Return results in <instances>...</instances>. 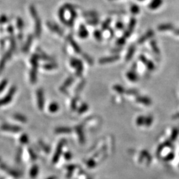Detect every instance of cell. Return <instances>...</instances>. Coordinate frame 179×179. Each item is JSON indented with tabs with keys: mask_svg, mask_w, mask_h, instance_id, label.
Masks as SVG:
<instances>
[{
	"mask_svg": "<svg viewBox=\"0 0 179 179\" xmlns=\"http://www.w3.org/2000/svg\"><path fill=\"white\" fill-rule=\"evenodd\" d=\"M136 24H137V21L134 18V17H133V18H131L130 19V21H129V25H128V29H127V31L124 33V35H123V37L124 38H125L127 39L130 37V35L132 34L133 31H134V30Z\"/></svg>",
	"mask_w": 179,
	"mask_h": 179,
	"instance_id": "obj_1",
	"label": "cell"
},
{
	"mask_svg": "<svg viewBox=\"0 0 179 179\" xmlns=\"http://www.w3.org/2000/svg\"><path fill=\"white\" fill-rule=\"evenodd\" d=\"M154 34H155V32L153 30L151 29L148 30L145 34H143V35H142L140 39H139L138 44L141 45V44L144 43L145 41H147V40L153 37Z\"/></svg>",
	"mask_w": 179,
	"mask_h": 179,
	"instance_id": "obj_2",
	"label": "cell"
},
{
	"mask_svg": "<svg viewBox=\"0 0 179 179\" xmlns=\"http://www.w3.org/2000/svg\"><path fill=\"white\" fill-rule=\"evenodd\" d=\"M163 3V0H151L149 4V8L151 10L159 9Z\"/></svg>",
	"mask_w": 179,
	"mask_h": 179,
	"instance_id": "obj_3",
	"label": "cell"
},
{
	"mask_svg": "<svg viewBox=\"0 0 179 179\" xmlns=\"http://www.w3.org/2000/svg\"><path fill=\"white\" fill-rule=\"evenodd\" d=\"M140 61H141V62H143L144 63V64L145 65V66L149 68V70H151V71L154 70L155 65H154V64H153V62H151V61L148 60L145 56L143 55H140Z\"/></svg>",
	"mask_w": 179,
	"mask_h": 179,
	"instance_id": "obj_4",
	"label": "cell"
},
{
	"mask_svg": "<svg viewBox=\"0 0 179 179\" xmlns=\"http://www.w3.org/2000/svg\"><path fill=\"white\" fill-rule=\"evenodd\" d=\"M174 25L171 24H161L158 26L157 29L159 31H172L174 30Z\"/></svg>",
	"mask_w": 179,
	"mask_h": 179,
	"instance_id": "obj_5",
	"label": "cell"
},
{
	"mask_svg": "<svg viewBox=\"0 0 179 179\" xmlns=\"http://www.w3.org/2000/svg\"><path fill=\"white\" fill-rule=\"evenodd\" d=\"M150 45H151V47L153 50V51L156 55H160V49L158 47V45L157 41L154 39H152L151 41H150Z\"/></svg>",
	"mask_w": 179,
	"mask_h": 179,
	"instance_id": "obj_6",
	"label": "cell"
},
{
	"mask_svg": "<svg viewBox=\"0 0 179 179\" xmlns=\"http://www.w3.org/2000/svg\"><path fill=\"white\" fill-rule=\"evenodd\" d=\"M119 59V56L118 55H115V56H112L103 58V59L100 60V62L103 64V63L114 62L115 61H118Z\"/></svg>",
	"mask_w": 179,
	"mask_h": 179,
	"instance_id": "obj_7",
	"label": "cell"
},
{
	"mask_svg": "<svg viewBox=\"0 0 179 179\" xmlns=\"http://www.w3.org/2000/svg\"><path fill=\"white\" fill-rule=\"evenodd\" d=\"M135 47L134 45H131L129 47L128 51V54H127L126 56H125V60L126 61H129L131 59V58L134 56V53H135Z\"/></svg>",
	"mask_w": 179,
	"mask_h": 179,
	"instance_id": "obj_8",
	"label": "cell"
},
{
	"mask_svg": "<svg viewBox=\"0 0 179 179\" xmlns=\"http://www.w3.org/2000/svg\"><path fill=\"white\" fill-rule=\"evenodd\" d=\"M130 11L133 15H137L140 13V8L136 4H133L130 8Z\"/></svg>",
	"mask_w": 179,
	"mask_h": 179,
	"instance_id": "obj_9",
	"label": "cell"
},
{
	"mask_svg": "<svg viewBox=\"0 0 179 179\" xmlns=\"http://www.w3.org/2000/svg\"><path fill=\"white\" fill-rule=\"evenodd\" d=\"M127 76H128V78L130 80H131V81H136L137 79V76L136 75V74L132 71H130L127 74Z\"/></svg>",
	"mask_w": 179,
	"mask_h": 179,
	"instance_id": "obj_10",
	"label": "cell"
},
{
	"mask_svg": "<svg viewBox=\"0 0 179 179\" xmlns=\"http://www.w3.org/2000/svg\"><path fill=\"white\" fill-rule=\"evenodd\" d=\"M81 27H82V29L80 30V37H82V38H85L86 36L88 35V32H87V31H86V29L84 27H83V26H81Z\"/></svg>",
	"mask_w": 179,
	"mask_h": 179,
	"instance_id": "obj_11",
	"label": "cell"
},
{
	"mask_svg": "<svg viewBox=\"0 0 179 179\" xmlns=\"http://www.w3.org/2000/svg\"><path fill=\"white\" fill-rule=\"evenodd\" d=\"M126 40H127V39H126L125 38H124V37H122L119 38V39L118 40L117 43H118L119 45H124V44L125 43Z\"/></svg>",
	"mask_w": 179,
	"mask_h": 179,
	"instance_id": "obj_12",
	"label": "cell"
},
{
	"mask_svg": "<svg viewBox=\"0 0 179 179\" xmlns=\"http://www.w3.org/2000/svg\"><path fill=\"white\" fill-rule=\"evenodd\" d=\"M111 23V19H108V20H106L105 22H104V24H103L102 25V27L103 29H107L109 25V24Z\"/></svg>",
	"mask_w": 179,
	"mask_h": 179,
	"instance_id": "obj_13",
	"label": "cell"
},
{
	"mask_svg": "<svg viewBox=\"0 0 179 179\" xmlns=\"http://www.w3.org/2000/svg\"><path fill=\"white\" fill-rule=\"evenodd\" d=\"M140 101H139V102H140L143 103H145V104H149V103H150V100L148 99V98H146V97H141L140 98Z\"/></svg>",
	"mask_w": 179,
	"mask_h": 179,
	"instance_id": "obj_14",
	"label": "cell"
},
{
	"mask_svg": "<svg viewBox=\"0 0 179 179\" xmlns=\"http://www.w3.org/2000/svg\"><path fill=\"white\" fill-rule=\"evenodd\" d=\"M116 27L119 30H123L124 28V25L122 22L118 21V22H117V24H116Z\"/></svg>",
	"mask_w": 179,
	"mask_h": 179,
	"instance_id": "obj_15",
	"label": "cell"
},
{
	"mask_svg": "<svg viewBox=\"0 0 179 179\" xmlns=\"http://www.w3.org/2000/svg\"><path fill=\"white\" fill-rule=\"evenodd\" d=\"M173 33H174L175 34H176V35L179 36V29H174V30H173Z\"/></svg>",
	"mask_w": 179,
	"mask_h": 179,
	"instance_id": "obj_16",
	"label": "cell"
},
{
	"mask_svg": "<svg viewBox=\"0 0 179 179\" xmlns=\"http://www.w3.org/2000/svg\"><path fill=\"white\" fill-rule=\"evenodd\" d=\"M138 1H140V2H144L145 0H138Z\"/></svg>",
	"mask_w": 179,
	"mask_h": 179,
	"instance_id": "obj_17",
	"label": "cell"
}]
</instances>
